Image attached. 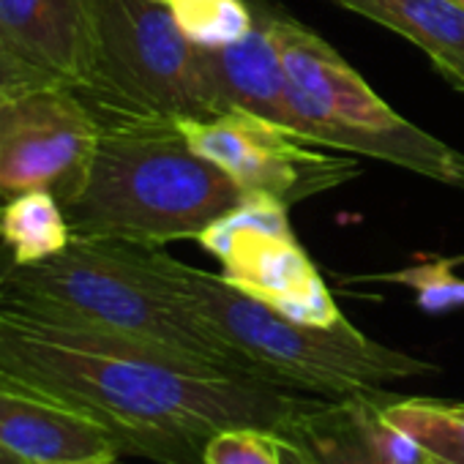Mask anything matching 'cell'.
Returning a JSON list of instances; mask_svg holds the SVG:
<instances>
[{"mask_svg":"<svg viewBox=\"0 0 464 464\" xmlns=\"http://www.w3.org/2000/svg\"><path fill=\"white\" fill-rule=\"evenodd\" d=\"M285 464H385L350 401L312 399L279 429Z\"/></svg>","mask_w":464,"mask_h":464,"instance_id":"obj_14","label":"cell"},{"mask_svg":"<svg viewBox=\"0 0 464 464\" xmlns=\"http://www.w3.org/2000/svg\"><path fill=\"white\" fill-rule=\"evenodd\" d=\"M420 47L437 72L464 91V9L453 0H331Z\"/></svg>","mask_w":464,"mask_h":464,"instance_id":"obj_13","label":"cell"},{"mask_svg":"<svg viewBox=\"0 0 464 464\" xmlns=\"http://www.w3.org/2000/svg\"><path fill=\"white\" fill-rule=\"evenodd\" d=\"M175 23L202 50H221L241 42L257 23L246 0H172Z\"/></svg>","mask_w":464,"mask_h":464,"instance_id":"obj_17","label":"cell"},{"mask_svg":"<svg viewBox=\"0 0 464 464\" xmlns=\"http://www.w3.org/2000/svg\"><path fill=\"white\" fill-rule=\"evenodd\" d=\"M0 241L12 266H36L61 255L74 232L63 202L44 188L23 191L0 205Z\"/></svg>","mask_w":464,"mask_h":464,"instance_id":"obj_15","label":"cell"},{"mask_svg":"<svg viewBox=\"0 0 464 464\" xmlns=\"http://www.w3.org/2000/svg\"><path fill=\"white\" fill-rule=\"evenodd\" d=\"M36 80H50V77H44L36 69L25 66L20 58H14L4 44H0V96H4L6 91H12V88H17V85L36 82Z\"/></svg>","mask_w":464,"mask_h":464,"instance_id":"obj_20","label":"cell"},{"mask_svg":"<svg viewBox=\"0 0 464 464\" xmlns=\"http://www.w3.org/2000/svg\"><path fill=\"white\" fill-rule=\"evenodd\" d=\"M244 188L199 156L178 123H102L82 191L63 205L74 238L164 246L199 238L244 202Z\"/></svg>","mask_w":464,"mask_h":464,"instance_id":"obj_3","label":"cell"},{"mask_svg":"<svg viewBox=\"0 0 464 464\" xmlns=\"http://www.w3.org/2000/svg\"><path fill=\"white\" fill-rule=\"evenodd\" d=\"M377 282H393L415 293V304L429 312H450L464 306V279L453 274V263L434 260V263H415L393 274L374 276Z\"/></svg>","mask_w":464,"mask_h":464,"instance_id":"obj_18","label":"cell"},{"mask_svg":"<svg viewBox=\"0 0 464 464\" xmlns=\"http://www.w3.org/2000/svg\"><path fill=\"white\" fill-rule=\"evenodd\" d=\"M0 442L31 464H107L115 437L63 399L0 369Z\"/></svg>","mask_w":464,"mask_h":464,"instance_id":"obj_10","label":"cell"},{"mask_svg":"<svg viewBox=\"0 0 464 464\" xmlns=\"http://www.w3.org/2000/svg\"><path fill=\"white\" fill-rule=\"evenodd\" d=\"M102 123L82 96L55 80L17 85L0 96V199L53 191L74 199L91 172Z\"/></svg>","mask_w":464,"mask_h":464,"instance_id":"obj_8","label":"cell"},{"mask_svg":"<svg viewBox=\"0 0 464 464\" xmlns=\"http://www.w3.org/2000/svg\"><path fill=\"white\" fill-rule=\"evenodd\" d=\"M453 4H456V6H461V9H464V0H453Z\"/></svg>","mask_w":464,"mask_h":464,"instance_id":"obj_22","label":"cell"},{"mask_svg":"<svg viewBox=\"0 0 464 464\" xmlns=\"http://www.w3.org/2000/svg\"><path fill=\"white\" fill-rule=\"evenodd\" d=\"M0 304L88 323L260 380L175 287L161 246L74 238L44 263L0 268Z\"/></svg>","mask_w":464,"mask_h":464,"instance_id":"obj_2","label":"cell"},{"mask_svg":"<svg viewBox=\"0 0 464 464\" xmlns=\"http://www.w3.org/2000/svg\"><path fill=\"white\" fill-rule=\"evenodd\" d=\"M380 415L410 434L429 464H464V404L393 399L380 401Z\"/></svg>","mask_w":464,"mask_h":464,"instance_id":"obj_16","label":"cell"},{"mask_svg":"<svg viewBox=\"0 0 464 464\" xmlns=\"http://www.w3.org/2000/svg\"><path fill=\"white\" fill-rule=\"evenodd\" d=\"M0 369L93 418L121 453L156 464H205L221 429L276 431L312 401L167 347L9 304H0Z\"/></svg>","mask_w":464,"mask_h":464,"instance_id":"obj_1","label":"cell"},{"mask_svg":"<svg viewBox=\"0 0 464 464\" xmlns=\"http://www.w3.org/2000/svg\"><path fill=\"white\" fill-rule=\"evenodd\" d=\"M461 93H464V91H461Z\"/></svg>","mask_w":464,"mask_h":464,"instance_id":"obj_25","label":"cell"},{"mask_svg":"<svg viewBox=\"0 0 464 464\" xmlns=\"http://www.w3.org/2000/svg\"><path fill=\"white\" fill-rule=\"evenodd\" d=\"M197 244L221 263V279L268 309L306 325L344 320L317 266L298 244L287 205L246 194L241 205L199 232Z\"/></svg>","mask_w":464,"mask_h":464,"instance_id":"obj_7","label":"cell"},{"mask_svg":"<svg viewBox=\"0 0 464 464\" xmlns=\"http://www.w3.org/2000/svg\"><path fill=\"white\" fill-rule=\"evenodd\" d=\"M175 287L232 344L255 374L323 401L382 396L391 382L437 374V366L369 339L347 317L336 325L295 323L244 295L221 276L167 255Z\"/></svg>","mask_w":464,"mask_h":464,"instance_id":"obj_4","label":"cell"},{"mask_svg":"<svg viewBox=\"0 0 464 464\" xmlns=\"http://www.w3.org/2000/svg\"><path fill=\"white\" fill-rule=\"evenodd\" d=\"M107 464H121V459H115V461H107Z\"/></svg>","mask_w":464,"mask_h":464,"instance_id":"obj_23","label":"cell"},{"mask_svg":"<svg viewBox=\"0 0 464 464\" xmlns=\"http://www.w3.org/2000/svg\"><path fill=\"white\" fill-rule=\"evenodd\" d=\"M205 464H285L282 440L271 429H221L205 448Z\"/></svg>","mask_w":464,"mask_h":464,"instance_id":"obj_19","label":"cell"},{"mask_svg":"<svg viewBox=\"0 0 464 464\" xmlns=\"http://www.w3.org/2000/svg\"><path fill=\"white\" fill-rule=\"evenodd\" d=\"M271 28L295 107V131L331 150L380 159L464 191V153L391 110L317 34L257 6Z\"/></svg>","mask_w":464,"mask_h":464,"instance_id":"obj_6","label":"cell"},{"mask_svg":"<svg viewBox=\"0 0 464 464\" xmlns=\"http://www.w3.org/2000/svg\"><path fill=\"white\" fill-rule=\"evenodd\" d=\"M0 464H31V461L23 459L20 453H14L12 448H6L4 442H0Z\"/></svg>","mask_w":464,"mask_h":464,"instance_id":"obj_21","label":"cell"},{"mask_svg":"<svg viewBox=\"0 0 464 464\" xmlns=\"http://www.w3.org/2000/svg\"><path fill=\"white\" fill-rule=\"evenodd\" d=\"M0 44L77 91L91 63L88 0H0Z\"/></svg>","mask_w":464,"mask_h":464,"instance_id":"obj_11","label":"cell"},{"mask_svg":"<svg viewBox=\"0 0 464 464\" xmlns=\"http://www.w3.org/2000/svg\"><path fill=\"white\" fill-rule=\"evenodd\" d=\"M255 28L236 44L205 50L213 80L229 110H246L260 118L295 129L290 80L271 28L255 6Z\"/></svg>","mask_w":464,"mask_h":464,"instance_id":"obj_12","label":"cell"},{"mask_svg":"<svg viewBox=\"0 0 464 464\" xmlns=\"http://www.w3.org/2000/svg\"><path fill=\"white\" fill-rule=\"evenodd\" d=\"M91 63L77 88L99 123L213 118L227 112L202 47L164 0H88Z\"/></svg>","mask_w":464,"mask_h":464,"instance_id":"obj_5","label":"cell"},{"mask_svg":"<svg viewBox=\"0 0 464 464\" xmlns=\"http://www.w3.org/2000/svg\"><path fill=\"white\" fill-rule=\"evenodd\" d=\"M178 129L199 156L224 169L244 194L274 197L287 208L361 175L355 156L325 153V145L246 110L183 118Z\"/></svg>","mask_w":464,"mask_h":464,"instance_id":"obj_9","label":"cell"},{"mask_svg":"<svg viewBox=\"0 0 464 464\" xmlns=\"http://www.w3.org/2000/svg\"><path fill=\"white\" fill-rule=\"evenodd\" d=\"M164 4H172V0H164Z\"/></svg>","mask_w":464,"mask_h":464,"instance_id":"obj_24","label":"cell"}]
</instances>
